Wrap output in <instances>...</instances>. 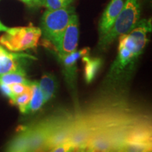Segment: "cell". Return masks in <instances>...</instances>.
Listing matches in <instances>:
<instances>
[{
  "instance_id": "cell-1",
  "label": "cell",
  "mask_w": 152,
  "mask_h": 152,
  "mask_svg": "<svg viewBox=\"0 0 152 152\" xmlns=\"http://www.w3.org/2000/svg\"><path fill=\"white\" fill-rule=\"evenodd\" d=\"M151 30V20H139L130 33L119 37L118 52L110 69V76L117 78L132 67L149 41L147 34Z\"/></svg>"
},
{
  "instance_id": "cell-2",
  "label": "cell",
  "mask_w": 152,
  "mask_h": 152,
  "mask_svg": "<svg viewBox=\"0 0 152 152\" xmlns=\"http://www.w3.org/2000/svg\"><path fill=\"white\" fill-rule=\"evenodd\" d=\"M52 121L19 128L18 132L9 142L7 151H39L46 150Z\"/></svg>"
},
{
  "instance_id": "cell-3",
  "label": "cell",
  "mask_w": 152,
  "mask_h": 152,
  "mask_svg": "<svg viewBox=\"0 0 152 152\" xmlns=\"http://www.w3.org/2000/svg\"><path fill=\"white\" fill-rule=\"evenodd\" d=\"M140 13L141 10L138 0H125L122 10L117 16L111 29L100 39L101 46L105 48L117 38L130 33L135 28L140 20Z\"/></svg>"
},
{
  "instance_id": "cell-4",
  "label": "cell",
  "mask_w": 152,
  "mask_h": 152,
  "mask_svg": "<svg viewBox=\"0 0 152 152\" xmlns=\"http://www.w3.org/2000/svg\"><path fill=\"white\" fill-rule=\"evenodd\" d=\"M42 36L40 28L30 26L9 28L0 37V44L11 52H23L35 48Z\"/></svg>"
},
{
  "instance_id": "cell-5",
  "label": "cell",
  "mask_w": 152,
  "mask_h": 152,
  "mask_svg": "<svg viewBox=\"0 0 152 152\" xmlns=\"http://www.w3.org/2000/svg\"><path fill=\"white\" fill-rule=\"evenodd\" d=\"M75 14V9L70 6L57 9H47L41 18L40 29L44 38L54 45Z\"/></svg>"
},
{
  "instance_id": "cell-6",
  "label": "cell",
  "mask_w": 152,
  "mask_h": 152,
  "mask_svg": "<svg viewBox=\"0 0 152 152\" xmlns=\"http://www.w3.org/2000/svg\"><path fill=\"white\" fill-rule=\"evenodd\" d=\"M79 38V20L76 14L72 16L71 20L64 33L57 39L54 46L60 58L76 51Z\"/></svg>"
},
{
  "instance_id": "cell-7",
  "label": "cell",
  "mask_w": 152,
  "mask_h": 152,
  "mask_svg": "<svg viewBox=\"0 0 152 152\" xmlns=\"http://www.w3.org/2000/svg\"><path fill=\"white\" fill-rule=\"evenodd\" d=\"M117 140L114 130L102 129L93 131L87 142V151H116Z\"/></svg>"
},
{
  "instance_id": "cell-8",
  "label": "cell",
  "mask_w": 152,
  "mask_h": 152,
  "mask_svg": "<svg viewBox=\"0 0 152 152\" xmlns=\"http://www.w3.org/2000/svg\"><path fill=\"white\" fill-rule=\"evenodd\" d=\"M92 133V128L87 121H75L72 123L68 142L75 147V151H85Z\"/></svg>"
},
{
  "instance_id": "cell-9",
  "label": "cell",
  "mask_w": 152,
  "mask_h": 152,
  "mask_svg": "<svg viewBox=\"0 0 152 152\" xmlns=\"http://www.w3.org/2000/svg\"><path fill=\"white\" fill-rule=\"evenodd\" d=\"M26 58L36 59V58L30 55L11 52L2 45H0V75L23 68L20 65V61Z\"/></svg>"
},
{
  "instance_id": "cell-10",
  "label": "cell",
  "mask_w": 152,
  "mask_h": 152,
  "mask_svg": "<svg viewBox=\"0 0 152 152\" xmlns=\"http://www.w3.org/2000/svg\"><path fill=\"white\" fill-rule=\"evenodd\" d=\"M125 2V0H111L106 7L99 24L100 39L111 29L117 16L122 10Z\"/></svg>"
},
{
  "instance_id": "cell-11",
  "label": "cell",
  "mask_w": 152,
  "mask_h": 152,
  "mask_svg": "<svg viewBox=\"0 0 152 152\" xmlns=\"http://www.w3.org/2000/svg\"><path fill=\"white\" fill-rule=\"evenodd\" d=\"M39 89L42 92L45 103L52 99L57 88V82L52 74L47 73L43 74L40 81L38 82Z\"/></svg>"
},
{
  "instance_id": "cell-12",
  "label": "cell",
  "mask_w": 152,
  "mask_h": 152,
  "mask_svg": "<svg viewBox=\"0 0 152 152\" xmlns=\"http://www.w3.org/2000/svg\"><path fill=\"white\" fill-rule=\"evenodd\" d=\"M45 104L42 92L39 89L38 82H32V96L26 109L25 113L37 111Z\"/></svg>"
},
{
  "instance_id": "cell-13",
  "label": "cell",
  "mask_w": 152,
  "mask_h": 152,
  "mask_svg": "<svg viewBox=\"0 0 152 152\" xmlns=\"http://www.w3.org/2000/svg\"><path fill=\"white\" fill-rule=\"evenodd\" d=\"M83 61L85 64V79L87 83H90L102 66V60L99 58H91L87 55L83 56Z\"/></svg>"
},
{
  "instance_id": "cell-14",
  "label": "cell",
  "mask_w": 152,
  "mask_h": 152,
  "mask_svg": "<svg viewBox=\"0 0 152 152\" xmlns=\"http://www.w3.org/2000/svg\"><path fill=\"white\" fill-rule=\"evenodd\" d=\"M0 83L7 85H12L14 83L30 85L32 82L26 78V73L23 68H20L16 71L0 75Z\"/></svg>"
},
{
  "instance_id": "cell-15",
  "label": "cell",
  "mask_w": 152,
  "mask_h": 152,
  "mask_svg": "<svg viewBox=\"0 0 152 152\" xmlns=\"http://www.w3.org/2000/svg\"><path fill=\"white\" fill-rule=\"evenodd\" d=\"M89 51H90L89 48H85L80 51H75L71 54L63 56L60 58L62 61L63 65L64 66V67L71 73L75 68V65L77 60L85 55L88 54Z\"/></svg>"
},
{
  "instance_id": "cell-16",
  "label": "cell",
  "mask_w": 152,
  "mask_h": 152,
  "mask_svg": "<svg viewBox=\"0 0 152 152\" xmlns=\"http://www.w3.org/2000/svg\"><path fill=\"white\" fill-rule=\"evenodd\" d=\"M32 96V85L31 87L22 94L17 95L14 96L12 99H11V102L14 105H16L19 108L20 111L23 113H25L26 109L29 104L30 99Z\"/></svg>"
},
{
  "instance_id": "cell-17",
  "label": "cell",
  "mask_w": 152,
  "mask_h": 152,
  "mask_svg": "<svg viewBox=\"0 0 152 152\" xmlns=\"http://www.w3.org/2000/svg\"><path fill=\"white\" fill-rule=\"evenodd\" d=\"M73 0H42L41 6L48 9H57L70 6Z\"/></svg>"
},
{
  "instance_id": "cell-18",
  "label": "cell",
  "mask_w": 152,
  "mask_h": 152,
  "mask_svg": "<svg viewBox=\"0 0 152 152\" xmlns=\"http://www.w3.org/2000/svg\"><path fill=\"white\" fill-rule=\"evenodd\" d=\"M31 85L32 83L30 85L22 84V83H14V84L10 85L13 94H14V97L29 90L30 87H31Z\"/></svg>"
},
{
  "instance_id": "cell-19",
  "label": "cell",
  "mask_w": 152,
  "mask_h": 152,
  "mask_svg": "<svg viewBox=\"0 0 152 152\" xmlns=\"http://www.w3.org/2000/svg\"><path fill=\"white\" fill-rule=\"evenodd\" d=\"M0 90L2 94L5 96H8L10 99H12L14 98V94H13L12 90H11L10 85L5 84V83H0Z\"/></svg>"
},
{
  "instance_id": "cell-20",
  "label": "cell",
  "mask_w": 152,
  "mask_h": 152,
  "mask_svg": "<svg viewBox=\"0 0 152 152\" xmlns=\"http://www.w3.org/2000/svg\"><path fill=\"white\" fill-rule=\"evenodd\" d=\"M23 2L28 6H38L37 0H20Z\"/></svg>"
},
{
  "instance_id": "cell-21",
  "label": "cell",
  "mask_w": 152,
  "mask_h": 152,
  "mask_svg": "<svg viewBox=\"0 0 152 152\" xmlns=\"http://www.w3.org/2000/svg\"><path fill=\"white\" fill-rule=\"evenodd\" d=\"M8 27H7V26H5V25H4L1 22V20H0V32H6L7 31V30H9Z\"/></svg>"
},
{
  "instance_id": "cell-22",
  "label": "cell",
  "mask_w": 152,
  "mask_h": 152,
  "mask_svg": "<svg viewBox=\"0 0 152 152\" xmlns=\"http://www.w3.org/2000/svg\"><path fill=\"white\" fill-rule=\"evenodd\" d=\"M37 2H38V6H41L42 0H37Z\"/></svg>"
}]
</instances>
